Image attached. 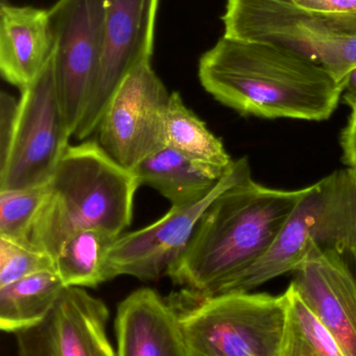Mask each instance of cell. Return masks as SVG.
<instances>
[{
	"label": "cell",
	"instance_id": "13",
	"mask_svg": "<svg viewBox=\"0 0 356 356\" xmlns=\"http://www.w3.org/2000/svg\"><path fill=\"white\" fill-rule=\"evenodd\" d=\"M293 280L305 305L336 339L346 356H356V280L336 249L316 242Z\"/></svg>",
	"mask_w": 356,
	"mask_h": 356
},
{
	"label": "cell",
	"instance_id": "2",
	"mask_svg": "<svg viewBox=\"0 0 356 356\" xmlns=\"http://www.w3.org/2000/svg\"><path fill=\"white\" fill-rule=\"evenodd\" d=\"M307 188H268L251 175L230 186L207 207L167 275L189 296H217L269 250Z\"/></svg>",
	"mask_w": 356,
	"mask_h": 356
},
{
	"label": "cell",
	"instance_id": "8",
	"mask_svg": "<svg viewBox=\"0 0 356 356\" xmlns=\"http://www.w3.org/2000/svg\"><path fill=\"white\" fill-rule=\"evenodd\" d=\"M171 94L146 60L121 81L100 119L98 140L107 154L133 172L167 146V115Z\"/></svg>",
	"mask_w": 356,
	"mask_h": 356
},
{
	"label": "cell",
	"instance_id": "11",
	"mask_svg": "<svg viewBox=\"0 0 356 356\" xmlns=\"http://www.w3.org/2000/svg\"><path fill=\"white\" fill-rule=\"evenodd\" d=\"M160 0H105V45L93 89L73 138L95 133L107 106L125 77L152 60Z\"/></svg>",
	"mask_w": 356,
	"mask_h": 356
},
{
	"label": "cell",
	"instance_id": "15",
	"mask_svg": "<svg viewBox=\"0 0 356 356\" xmlns=\"http://www.w3.org/2000/svg\"><path fill=\"white\" fill-rule=\"evenodd\" d=\"M48 10L33 6H0V71L18 89L31 85L54 51Z\"/></svg>",
	"mask_w": 356,
	"mask_h": 356
},
{
	"label": "cell",
	"instance_id": "10",
	"mask_svg": "<svg viewBox=\"0 0 356 356\" xmlns=\"http://www.w3.org/2000/svg\"><path fill=\"white\" fill-rule=\"evenodd\" d=\"M248 159L234 161L212 192L199 202L171 207L162 218L136 232L121 234L107 251L105 277L133 276L140 280H156L167 275L179 259L207 207L224 191L250 177Z\"/></svg>",
	"mask_w": 356,
	"mask_h": 356
},
{
	"label": "cell",
	"instance_id": "26",
	"mask_svg": "<svg viewBox=\"0 0 356 356\" xmlns=\"http://www.w3.org/2000/svg\"><path fill=\"white\" fill-rule=\"evenodd\" d=\"M343 94H344L345 102L351 108L356 106V67L345 79Z\"/></svg>",
	"mask_w": 356,
	"mask_h": 356
},
{
	"label": "cell",
	"instance_id": "1",
	"mask_svg": "<svg viewBox=\"0 0 356 356\" xmlns=\"http://www.w3.org/2000/svg\"><path fill=\"white\" fill-rule=\"evenodd\" d=\"M201 85L217 102L261 118L327 120L344 85L281 46L222 37L199 60Z\"/></svg>",
	"mask_w": 356,
	"mask_h": 356
},
{
	"label": "cell",
	"instance_id": "5",
	"mask_svg": "<svg viewBox=\"0 0 356 356\" xmlns=\"http://www.w3.org/2000/svg\"><path fill=\"white\" fill-rule=\"evenodd\" d=\"M355 232L356 171L349 168L309 186L269 250L232 278L219 295L249 293L278 276L296 271L313 242L346 252Z\"/></svg>",
	"mask_w": 356,
	"mask_h": 356
},
{
	"label": "cell",
	"instance_id": "14",
	"mask_svg": "<svg viewBox=\"0 0 356 356\" xmlns=\"http://www.w3.org/2000/svg\"><path fill=\"white\" fill-rule=\"evenodd\" d=\"M115 330L117 356H190L177 311L152 289L119 303Z\"/></svg>",
	"mask_w": 356,
	"mask_h": 356
},
{
	"label": "cell",
	"instance_id": "12",
	"mask_svg": "<svg viewBox=\"0 0 356 356\" xmlns=\"http://www.w3.org/2000/svg\"><path fill=\"white\" fill-rule=\"evenodd\" d=\"M106 303L83 288L64 289L39 323L15 334L19 356H117L107 334Z\"/></svg>",
	"mask_w": 356,
	"mask_h": 356
},
{
	"label": "cell",
	"instance_id": "22",
	"mask_svg": "<svg viewBox=\"0 0 356 356\" xmlns=\"http://www.w3.org/2000/svg\"><path fill=\"white\" fill-rule=\"evenodd\" d=\"M44 271H56L54 257L20 243L0 238V286Z\"/></svg>",
	"mask_w": 356,
	"mask_h": 356
},
{
	"label": "cell",
	"instance_id": "16",
	"mask_svg": "<svg viewBox=\"0 0 356 356\" xmlns=\"http://www.w3.org/2000/svg\"><path fill=\"white\" fill-rule=\"evenodd\" d=\"M228 170L196 162L167 145L148 156L133 172L140 184L158 191L171 207H179L208 196Z\"/></svg>",
	"mask_w": 356,
	"mask_h": 356
},
{
	"label": "cell",
	"instance_id": "7",
	"mask_svg": "<svg viewBox=\"0 0 356 356\" xmlns=\"http://www.w3.org/2000/svg\"><path fill=\"white\" fill-rule=\"evenodd\" d=\"M71 137L56 88L52 54L35 81L21 90L14 139L0 165V191L45 186L70 146Z\"/></svg>",
	"mask_w": 356,
	"mask_h": 356
},
{
	"label": "cell",
	"instance_id": "20",
	"mask_svg": "<svg viewBox=\"0 0 356 356\" xmlns=\"http://www.w3.org/2000/svg\"><path fill=\"white\" fill-rule=\"evenodd\" d=\"M281 356H346L332 332L318 319L291 284Z\"/></svg>",
	"mask_w": 356,
	"mask_h": 356
},
{
	"label": "cell",
	"instance_id": "3",
	"mask_svg": "<svg viewBox=\"0 0 356 356\" xmlns=\"http://www.w3.org/2000/svg\"><path fill=\"white\" fill-rule=\"evenodd\" d=\"M140 186L135 173L117 164L98 141L69 146L19 243L54 259L83 230H102L117 238L131 225Z\"/></svg>",
	"mask_w": 356,
	"mask_h": 356
},
{
	"label": "cell",
	"instance_id": "21",
	"mask_svg": "<svg viewBox=\"0 0 356 356\" xmlns=\"http://www.w3.org/2000/svg\"><path fill=\"white\" fill-rule=\"evenodd\" d=\"M45 186L0 191V238L21 242L45 195Z\"/></svg>",
	"mask_w": 356,
	"mask_h": 356
},
{
	"label": "cell",
	"instance_id": "19",
	"mask_svg": "<svg viewBox=\"0 0 356 356\" xmlns=\"http://www.w3.org/2000/svg\"><path fill=\"white\" fill-rule=\"evenodd\" d=\"M116 238L98 229H86L69 238L54 257L56 271L66 286L95 288L106 282L105 259Z\"/></svg>",
	"mask_w": 356,
	"mask_h": 356
},
{
	"label": "cell",
	"instance_id": "23",
	"mask_svg": "<svg viewBox=\"0 0 356 356\" xmlns=\"http://www.w3.org/2000/svg\"><path fill=\"white\" fill-rule=\"evenodd\" d=\"M19 100L6 92L0 94V165L6 161L14 139Z\"/></svg>",
	"mask_w": 356,
	"mask_h": 356
},
{
	"label": "cell",
	"instance_id": "17",
	"mask_svg": "<svg viewBox=\"0 0 356 356\" xmlns=\"http://www.w3.org/2000/svg\"><path fill=\"white\" fill-rule=\"evenodd\" d=\"M65 286L56 271H44L0 286V327L16 334L46 317Z\"/></svg>",
	"mask_w": 356,
	"mask_h": 356
},
{
	"label": "cell",
	"instance_id": "25",
	"mask_svg": "<svg viewBox=\"0 0 356 356\" xmlns=\"http://www.w3.org/2000/svg\"><path fill=\"white\" fill-rule=\"evenodd\" d=\"M341 144L345 163L356 171V106H353L348 124L343 131Z\"/></svg>",
	"mask_w": 356,
	"mask_h": 356
},
{
	"label": "cell",
	"instance_id": "27",
	"mask_svg": "<svg viewBox=\"0 0 356 356\" xmlns=\"http://www.w3.org/2000/svg\"><path fill=\"white\" fill-rule=\"evenodd\" d=\"M348 252L351 253L356 263V234H355L353 242H351L350 247H349Z\"/></svg>",
	"mask_w": 356,
	"mask_h": 356
},
{
	"label": "cell",
	"instance_id": "4",
	"mask_svg": "<svg viewBox=\"0 0 356 356\" xmlns=\"http://www.w3.org/2000/svg\"><path fill=\"white\" fill-rule=\"evenodd\" d=\"M224 37L292 50L344 85L356 67V12H316L293 0H227Z\"/></svg>",
	"mask_w": 356,
	"mask_h": 356
},
{
	"label": "cell",
	"instance_id": "28",
	"mask_svg": "<svg viewBox=\"0 0 356 356\" xmlns=\"http://www.w3.org/2000/svg\"><path fill=\"white\" fill-rule=\"evenodd\" d=\"M4 1H6V0H1V2H4Z\"/></svg>",
	"mask_w": 356,
	"mask_h": 356
},
{
	"label": "cell",
	"instance_id": "9",
	"mask_svg": "<svg viewBox=\"0 0 356 356\" xmlns=\"http://www.w3.org/2000/svg\"><path fill=\"white\" fill-rule=\"evenodd\" d=\"M56 88L71 136L93 89L105 45V0H58L48 10Z\"/></svg>",
	"mask_w": 356,
	"mask_h": 356
},
{
	"label": "cell",
	"instance_id": "18",
	"mask_svg": "<svg viewBox=\"0 0 356 356\" xmlns=\"http://www.w3.org/2000/svg\"><path fill=\"white\" fill-rule=\"evenodd\" d=\"M167 145L188 158L227 171L233 164L223 142L211 133L206 123L186 106L178 92H173L167 115Z\"/></svg>",
	"mask_w": 356,
	"mask_h": 356
},
{
	"label": "cell",
	"instance_id": "6",
	"mask_svg": "<svg viewBox=\"0 0 356 356\" xmlns=\"http://www.w3.org/2000/svg\"><path fill=\"white\" fill-rule=\"evenodd\" d=\"M176 309L190 356H281L286 295L232 293L196 298L182 292Z\"/></svg>",
	"mask_w": 356,
	"mask_h": 356
},
{
	"label": "cell",
	"instance_id": "24",
	"mask_svg": "<svg viewBox=\"0 0 356 356\" xmlns=\"http://www.w3.org/2000/svg\"><path fill=\"white\" fill-rule=\"evenodd\" d=\"M295 4L316 12L345 14L356 12V0H293Z\"/></svg>",
	"mask_w": 356,
	"mask_h": 356
}]
</instances>
